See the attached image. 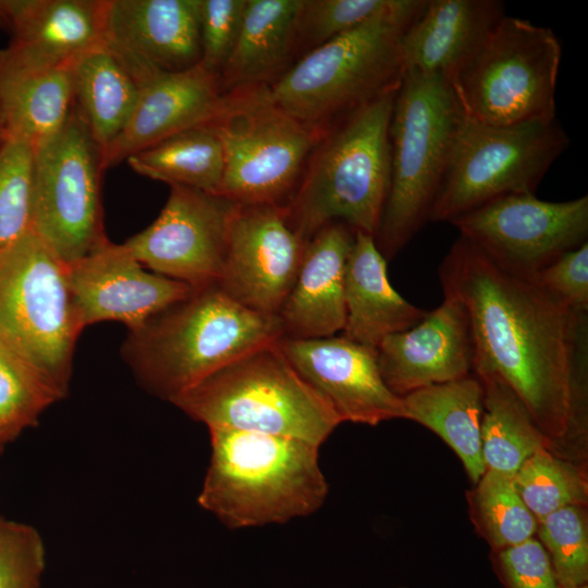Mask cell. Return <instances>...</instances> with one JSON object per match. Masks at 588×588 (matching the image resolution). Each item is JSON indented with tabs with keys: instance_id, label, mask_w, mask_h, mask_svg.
<instances>
[{
	"instance_id": "6da1fadb",
	"label": "cell",
	"mask_w": 588,
	"mask_h": 588,
	"mask_svg": "<svg viewBox=\"0 0 588 588\" xmlns=\"http://www.w3.org/2000/svg\"><path fill=\"white\" fill-rule=\"evenodd\" d=\"M443 294L464 306L473 371L500 377L553 443L584 431L588 316L534 278L513 273L460 236L439 267Z\"/></svg>"
},
{
	"instance_id": "7a4b0ae2",
	"label": "cell",
	"mask_w": 588,
	"mask_h": 588,
	"mask_svg": "<svg viewBox=\"0 0 588 588\" xmlns=\"http://www.w3.org/2000/svg\"><path fill=\"white\" fill-rule=\"evenodd\" d=\"M283 336L279 315L252 310L216 283L195 289L128 331L121 353L146 391L171 402L238 357Z\"/></svg>"
},
{
	"instance_id": "3957f363",
	"label": "cell",
	"mask_w": 588,
	"mask_h": 588,
	"mask_svg": "<svg viewBox=\"0 0 588 588\" xmlns=\"http://www.w3.org/2000/svg\"><path fill=\"white\" fill-rule=\"evenodd\" d=\"M209 433L210 462L197 501L226 527L287 523L322 506L329 486L318 445L226 428Z\"/></svg>"
},
{
	"instance_id": "277c9868",
	"label": "cell",
	"mask_w": 588,
	"mask_h": 588,
	"mask_svg": "<svg viewBox=\"0 0 588 588\" xmlns=\"http://www.w3.org/2000/svg\"><path fill=\"white\" fill-rule=\"evenodd\" d=\"M397 88L330 126L310 152L283 211L307 243L322 226L343 222L375 237L390 185V123Z\"/></svg>"
},
{
	"instance_id": "5b68a950",
	"label": "cell",
	"mask_w": 588,
	"mask_h": 588,
	"mask_svg": "<svg viewBox=\"0 0 588 588\" xmlns=\"http://www.w3.org/2000/svg\"><path fill=\"white\" fill-rule=\"evenodd\" d=\"M428 0H390L379 13L308 51L273 84L271 99L298 121L328 130L404 75L401 38Z\"/></svg>"
},
{
	"instance_id": "8992f818",
	"label": "cell",
	"mask_w": 588,
	"mask_h": 588,
	"mask_svg": "<svg viewBox=\"0 0 588 588\" xmlns=\"http://www.w3.org/2000/svg\"><path fill=\"white\" fill-rule=\"evenodd\" d=\"M463 119L443 75L404 72L389 131V192L375 235L385 260L429 220Z\"/></svg>"
},
{
	"instance_id": "52a82bcc",
	"label": "cell",
	"mask_w": 588,
	"mask_h": 588,
	"mask_svg": "<svg viewBox=\"0 0 588 588\" xmlns=\"http://www.w3.org/2000/svg\"><path fill=\"white\" fill-rule=\"evenodd\" d=\"M278 342L238 357L171 403L208 429L287 437L320 446L342 420Z\"/></svg>"
},
{
	"instance_id": "ba28073f",
	"label": "cell",
	"mask_w": 588,
	"mask_h": 588,
	"mask_svg": "<svg viewBox=\"0 0 588 588\" xmlns=\"http://www.w3.org/2000/svg\"><path fill=\"white\" fill-rule=\"evenodd\" d=\"M561 45L552 29L504 15L446 79L465 119L516 125L556 119Z\"/></svg>"
},
{
	"instance_id": "9c48e42d",
	"label": "cell",
	"mask_w": 588,
	"mask_h": 588,
	"mask_svg": "<svg viewBox=\"0 0 588 588\" xmlns=\"http://www.w3.org/2000/svg\"><path fill=\"white\" fill-rule=\"evenodd\" d=\"M83 330L69 264L33 230L0 252V340L64 395Z\"/></svg>"
},
{
	"instance_id": "30bf717a",
	"label": "cell",
	"mask_w": 588,
	"mask_h": 588,
	"mask_svg": "<svg viewBox=\"0 0 588 588\" xmlns=\"http://www.w3.org/2000/svg\"><path fill=\"white\" fill-rule=\"evenodd\" d=\"M209 124L224 155L219 195L238 205L285 206L327 131L281 109L268 86L225 94L220 112Z\"/></svg>"
},
{
	"instance_id": "8fae6325",
	"label": "cell",
	"mask_w": 588,
	"mask_h": 588,
	"mask_svg": "<svg viewBox=\"0 0 588 588\" xmlns=\"http://www.w3.org/2000/svg\"><path fill=\"white\" fill-rule=\"evenodd\" d=\"M568 144L556 119L488 125L464 118L429 220L451 222L495 198L534 194Z\"/></svg>"
},
{
	"instance_id": "7c38bea8",
	"label": "cell",
	"mask_w": 588,
	"mask_h": 588,
	"mask_svg": "<svg viewBox=\"0 0 588 588\" xmlns=\"http://www.w3.org/2000/svg\"><path fill=\"white\" fill-rule=\"evenodd\" d=\"M103 171L101 150L74 108L62 127L34 148L32 230L66 264L108 240Z\"/></svg>"
},
{
	"instance_id": "4fadbf2b",
	"label": "cell",
	"mask_w": 588,
	"mask_h": 588,
	"mask_svg": "<svg viewBox=\"0 0 588 588\" xmlns=\"http://www.w3.org/2000/svg\"><path fill=\"white\" fill-rule=\"evenodd\" d=\"M468 240L504 269L534 278L563 254L587 242L588 197L546 201L534 194L490 200L455 219Z\"/></svg>"
},
{
	"instance_id": "5bb4252c",
	"label": "cell",
	"mask_w": 588,
	"mask_h": 588,
	"mask_svg": "<svg viewBox=\"0 0 588 588\" xmlns=\"http://www.w3.org/2000/svg\"><path fill=\"white\" fill-rule=\"evenodd\" d=\"M237 205L219 194L171 185L157 219L122 244L155 273L193 289L216 284Z\"/></svg>"
},
{
	"instance_id": "9a60e30c",
	"label": "cell",
	"mask_w": 588,
	"mask_h": 588,
	"mask_svg": "<svg viewBox=\"0 0 588 588\" xmlns=\"http://www.w3.org/2000/svg\"><path fill=\"white\" fill-rule=\"evenodd\" d=\"M306 244L282 207L237 205L217 284L241 305L278 315L297 277Z\"/></svg>"
},
{
	"instance_id": "2e32d148",
	"label": "cell",
	"mask_w": 588,
	"mask_h": 588,
	"mask_svg": "<svg viewBox=\"0 0 588 588\" xmlns=\"http://www.w3.org/2000/svg\"><path fill=\"white\" fill-rule=\"evenodd\" d=\"M102 45L140 87L200 62L199 0H105Z\"/></svg>"
},
{
	"instance_id": "e0dca14e",
	"label": "cell",
	"mask_w": 588,
	"mask_h": 588,
	"mask_svg": "<svg viewBox=\"0 0 588 588\" xmlns=\"http://www.w3.org/2000/svg\"><path fill=\"white\" fill-rule=\"evenodd\" d=\"M69 273L84 329L100 321H119L128 331L136 330L195 290L147 271L123 244L109 240L69 264Z\"/></svg>"
},
{
	"instance_id": "ac0fdd59",
	"label": "cell",
	"mask_w": 588,
	"mask_h": 588,
	"mask_svg": "<svg viewBox=\"0 0 588 588\" xmlns=\"http://www.w3.org/2000/svg\"><path fill=\"white\" fill-rule=\"evenodd\" d=\"M279 346L296 371L332 406L340 419L376 426L405 418L401 396L384 383L376 350L345 336L281 338Z\"/></svg>"
},
{
	"instance_id": "d6986e66",
	"label": "cell",
	"mask_w": 588,
	"mask_h": 588,
	"mask_svg": "<svg viewBox=\"0 0 588 588\" xmlns=\"http://www.w3.org/2000/svg\"><path fill=\"white\" fill-rule=\"evenodd\" d=\"M376 355L384 383L401 397L470 375L474 344L464 306L443 294L442 303L416 326L385 336Z\"/></svg>"
},
{
	"instance_id": "ffe728a7",
	"label": "cell",
	"mask_w": 588,
	"mask_h": 588,
	"mask_svg": "<svg viewBox=\"0 0 588 588\" xmlns=\"http://www.w3.org/2000/svg\"><path fill=\"white\" fill-rule=\"evenodd\" d=\"M224 99L219 76L200 63L148 81L139 87L130 121L101 151L103 170L173 134L211 123Z\"/></svg>"
},
{
	"instance_id": "44dd1931",
	"label": "cell",
	"mask_w": 588,
	"mask_h": 588,
	"mask_svg": "<svg viewBox=\"0 0 588 588\" xmlns=\"http://www.w3.org/2000/svg\"><path fill=\"white\" fill-rule=\"evenodd\" d=\"M354 234L336 221L307 242L295 282L278 314L285 338H327L343 330L345 268Z\"/></svg>"
},
{
	"instance_id": "7402d4cb",
	"label": "cell",
	"mask_w": 588,
	"mask_h": 588,
	"mask_svg": "<svg viewBox=\"0 0 588 588\" xmlns=\"http://www.w3.org/2000/svg\"><path fill=\"white\" fill-rule=\"evenodd\" d=\"M105 0H0L10 48L36 61L73 63L102 45Z\"/></svg>"
},
{
	"instance_id": "603a6c76",
	"label": "cell",
	"mask_w": 588,
	"mask_h": 588,
	"mask_svg": "<svg viewBox=\"0 0 588 588\" xmlns=\"http://www.w3.org/2000/svg\"><path fill=\"white\" fill-rule=\"evenodd\" d=\"M72 64L0 50V109L7 140L33 148L57 133L73 108Z\"/></svg>"
},
{
	"instance_id": "cb8c5ba5",
	"label": "cell",
	"mask_w": 588,
	"mask_h": 588,
	"mask_svg": "<svg viewBox=\"0 0 588 588\" xmlns=\"http://www.w3.org/2000/svg\"><path fill=\"white\" fill-rule=\"evenodd\" d=\"M504 15L498 0H428L402 35L404 72L448 78Z\"/></svg>"
},
{
	"instance_id": "d4e9b609",
	"label": "cell",
	"mask_w": 588,
	"mask_h": 588,
	"mask_svg": "<svg viewBox=\"0 0 588 588\" xmlns=\"http://www.w3.org/2000/svg\"><path fill=\"white\" fill-rule=\"evenodd\" d=\"M346 318L343 336L376 350L388 335L405 331L424 319L427 310L403 298L390 284L387 260L375 237L356 231L344 280Z\"/></svg>"
},
{
	"instance_id": "484cf974",
	"label": "cell",
	"mask_w": 588,
	"mask_h": 588,
	"mask_svg": "<svg viewBox=\"0 0 588 588\" xmlns=\"http://www.w3.org/2000/svg\"><path fill=\"white\" fill-rule=\"evenodd\" d=\"M302 0H246L234 48L220 72L224 94L270 86L284 72L296 47Z\"/></svg>"
},
{
	"instance_id": "4316f807",
	"label": "cell",
	"mask_w": 588,
	"mask_h": 588,
	"mask_svg": "<svg viewBox=\"0 0 588 588\" xmlns=\"http://www.w3.org/2000/svg\"><path fill=\"white\" fill-rule=\"evenodd\" d=\"M483 396L481 381L471 375L402 396L405 418L438 434L457 454L475 483L486 471L481 451Z\"/></svg>"
},
{
	"instance_id": "83f0119b",
	"label": "cell",
	"mask_w": 588,
	"mask_h": 588,
	"mask_svg": "<svg viewBox=\"0 0 588 588\" xmlns=\"http://www.w3.org/2000/svg\"><path fill=\"white\" fill-rule=\"evenodd\" d=\"M72 82L73 108L102 151L130 121L139 86L103 45L75 59Z\"/></svg>"
},
{
	"instance_id": "f1b7e54d",
	"label": "cell",
	"mask_w": 588,
	"mask_h": 588,
	"mask_svg": "<svg viewBox=\"0 0 588 588\" xmlns=\"http://www.w3.org/2000/svg\"><path fill=\"white\" fill-rule=\"evenodd\" d=\"M483 387L481 451L486 469L514 476L536 452L553 442L537 427L514 391L497 375L475 373Z\"/></svg>"
},
{
	"instance_id": "f546056e",
	"label": "cell",
	"mask_w": 588,
	"mask_h": 588,
	"mask_svg": "<svg viewBox=\"0 0 588 588\" xmlns=\"http://www.w3.org/2000/svg\"><path fill=\"white\" fill-rule=\"evenodd\" d=\"M125 161L151 180L213 194H219L224 172L222 144L210 124L173 134Z\"/></svg>"
},
{
	"instance_id": "4dcf8cb0",
	"label": "cell",
	"mask_w": 588,
	"mask_h": 588,
	"mask_svg": "<svg viewBox=\"0 0 588 588\" xmlns=\"http://www.w3.org/2000/svg\"><path fill=\"white\" fill-rule=\"evenodd\" d=\"M64 396L41 371L0 340V451Z\"/></svg>"
},
{
	"instance_id": "1f68e13d",
	"label": "cell",
	"mask_w": 588,
	"mask_h": 588,
	"mask_svg": "<svg viewBox=\"0 0 588 588\" xmlns=\"http://www.w3.org/2000/svg\"><path fill=\"white\" fill-rule=\"evenodd\" d=\"M473 519L499 551L532 538L538 523L518 494L512 476L486 469L471 492Z\"/></svg>"
},
{
	"instance_id": "d6a6232c",
	"label": "cell",
	"mask_w": 588,
	"mask_h": 588,
	"mask_svg": "<svg viewBox=\"0 0 588 588\" xmlns=\"http://www.w3.org/2000/svg\"><path fill=\"white\" fill-rule=\"evenodd\" d=\"M515 488L537 523L551 513L588 502L586 473L543 449L528 457L513 476Z\"/></svg>"
},
{
	"instance_id": "836d02e7",
	"label": "cell",
	"mask_w": 588,
	"mask_h": 588,
	"mask_svg": "<svg viewBox=\"0 0 588 588\" xmlns=\"http://www.w3.org/2000/svg\"><path fill=\"white\" fill-rule=\"evenodd\" d=\"M34 148L5 140L0 148V252L32 230Z\"/></svg>"
},
{
	"instance_id": "e575fe53",
	"label": "cell",
	"mask_w": 588,
	"mask_h": 588,
	"mask_svg": "<svg viewBox=\"0 0 588 588\" xmlns=\"http://www.w3.org/2000/svg\"><path fill=\"white\" fill-rule=\"evenodd\" d=\"M537 532L564 588L587 585L588 520L584 506L560 509L538 522Z\"/></svg>"
},
{
	"instance_id": "d590c367",
	"label": "cell",
	"mask_w": 588,
	"mask_h": 588,
	"mask_svg": "<svg viewBox=\"0 0 588 588\" xmlns=\"http://www.w3.org/2000/svg\"><path fill=\"white\" fill-rule=\"evenodd\" d=\"M390 0H302L296 24V46L313 50L360 25Z\"/></svg>"
},
{
	"instance_id": "8d00e7d4",
	"label": "cell",
	"mask_w": 588,
	"mask_h": 588,
	"mask_svg": "<svg viewBox=\"0 0 588 588\" xmlns=\"http://www.w3.org/2000/svg\"><path fill=\"white\" fill-rule=\"evenodd\" d=\"M45 547L30 525L0 518V588H41Z\"/></svg>"
},
{
	"instance_id": "74e56055",
	"label": "cell",
	"mask_w": 588,
	"mask_h": 588,
	"mask_svg": "<svg viewBox=\"0 0 588 588\" xmlns=\"http://www.w3.org/2000/svg\"><path fill=\"white\" fill-rule=\"evenodd\" d=\"M246 0H199L200 64L220 75L236 42Z\"/></svg>"
},
{
	"instance_id": "f35d334b",
	"label": "cell",
	"mask_w": 588,
	"mask_h": 588,
	"mask_svg": "<svg viewBox=\"0 0 588 588\" xmlns=\"http://www.w3.org/2000/svg\"><path fill=\"white\" fill-rule=\"evenodd\" d=\"M498 565L507 588H564L548 552L534 537L498 551Z\"/></svg>"
},
{
	"instance_id": "ab89813d",
	"label": "cell",
	"mask_w": 588,
	"mask_h": 588,
	"mask_svg": "<svg viewBox=\"0 0 588 588\" xmlns=\"http://www.w3.org/2000/svg\"><path fill=\"white\" fill-rule=\"evenodd\" d=\"M534 279L571 308L588 313V242L556 258Z\"/></svg>"
},
{
	"instance_id": "60d3db41",
	"label": "cell",
	"mask_w": 588,
	"mask_h": 588,
	"mask_svg": "<svg viewBox=\"0 0 588 588\" xmlns=\"http://www.w3.org/2000/svg\"><path fill=\"white\" fill-rule=\"evenodd\" d=\"M5 140H7V138H5L3 119H2V113H1V109H0V148L2 147V145L4 144Z\"/></svg>"
},
{
	"instance_id": "b9f144b4",
	"label": "cell",
	"mask_w": 588,
	"mask_h": 588,
	"mask_svg": "<svg viewBox=\"0 0 588 588\" xmlns=\"http://www.w3.org/2000/svg\"><path fill=\"white\" fill-rule=\"evenodd\" d=\"M575 588H588V586L584 585V586H579V587H575Z\"/></svg>"
},
{
	"instance_id": "7bdbcfd3",
	"label": "cell",
	"mask_w": 588,
	"mask_h": 588,
	"mask_svg": "<svg viewBox=\"0 0 588 588\" xmlns=\"http://www.w3.org/2000/svg\"><path fill=\"white\" fill-rule=\"evenodd\" d=\"M401 588H406V587H401Z\"/></svg>"
}]
</instances>
